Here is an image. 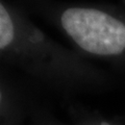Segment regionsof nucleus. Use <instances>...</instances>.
I'll list each match as a JSON object with an SVG mask.
<instances>
[{
	"label": "nucleus",
	"mask_w": 125,
	"mask_h": 125,
	"mask_svg": "<svg viewBox=\"0 0 125 125\" xmlns=\"http://www.w3.org/2000/svg\"><path fill=\"white\" fill-rule=\"evenodd\" d=\"M124 2H125V0H124Z\"/></svg>",
	"instance_id": "obj_7"
},
{
	"label": "nucleus",
	"mask_w": 125,
	"mask_h": 125,
	"mask_svg": "<svg viewBox=\"0 0 125 125\" xmlns=\"http://www.w3.org/2000/svg\"><path fill=\"white\" fill-rule=\"evenodd\" d=\"M0 68L37 89L89 81L94 71L31 22L21 10L0 0Z\"/></svg>",
	"instance_id": "obj_1"
},
{
	"label": "nucleus",
	"mask_w": 125,
	"mask_h": 125,
	"mask_svg": "<svg viewBox=\"0 0 125 125\" xmlns=\"http://www.w3.org/2000/svg\"><path fill=\"white\" fill-rule=\"evenodd\" d=\"M24 3L61 30L81 52L105 60L125 56L124 10L107 4L56 0Z\"/></svg>",
	"instance_id": "obj_2"
},
{
	"label": "nucleus",
	"mask_w": 125,
	"mask_h": 125,
	"mask_svg": "<svg viewBox=\"0 0 125 125\" xmlns=\"http://www.w3.org/2000/svg\"><path fill=\"white\" fill-rule=\"evenodd\" d=\"M95 125H111V124H108L106 122H100L99 124H95Z\"/></svg>",
	"instance_id": "obj_5"
},
{
	"label": "nucleus",
	"mask_w": 125,
	"mask_h": 125,
	"mask_svg": "<svg viewBox=\"0 0 125 125\" xmlns=\"http://www.w3.org/2000/svg\"><path fill=\"white\" fill-rule=\"evenodd\" d=\"M31 125H54L53 122L48 118V114L41 107V105L34 108L32 118H31Z\"/></svg>",
	"instance_id": "obj_4"
},
{
	"label": "nucleus",
	"mask_w": 125,
	"mask_h": 125,
	"mask_svg": "<svg viewBox=\"0 0 125 125\" xmlns=\"http://www.w3.org/2000/svg\"><path fill=\"white\" fill-rule=\"evenodd\" d=\"M34 89L19 74L0 68V125H31L39 105Z\"/></svg>",
	"instance_id": "obj_3"
},
{
	"label": "nucleus",
	"mask_w": 125,
	"mask_h": 125,
	"mask_svg": "<svg viewBox=\"0 0 125 125\" xmlns=\"http://www.w3.org/2000/svg\"><path fill=\"white\" fill-rule=\"evenodd\" d=\"M23 1H24V2H26V1H29V0H23Z\"/></svg>",
	"instance_id": "obj_6"
}]
</instances>
